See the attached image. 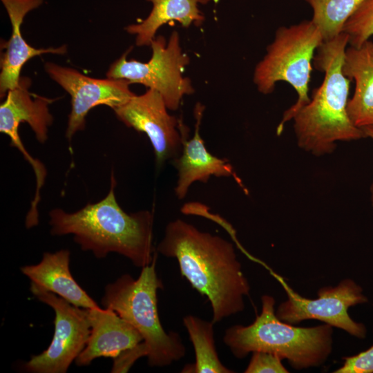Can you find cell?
Segmentation results:
<instances>
[{"instance_id":"obj_6","label":"cell","mask_w":373,"mask_h":373,"mask_svg":"<svg viewBox=\"0 0 373 373\" xmlns=\"http://www.w3.org/2000/svg\"><path fill=\"white\" fill-rule=\"evenodd\" d=\"M323 42L322 35L312 19L281 26L267 47L266 55L255 67L253 81L260 93L269 94L277 82H285L297 93L296 102L285 111L277 127L278 135L282 133L285 124L310 101L308 91L312 64Z\"/></svg>"},{"instance_id":"obj_3","label":"cell","mask_w":373,"mask_h":373,"mask_svg":"<svg viewBox=\"0 0 373 373\" xmlns=\"http://www.w3.org/2000/svg\"><path fill=\"white\" fill-rule=\"evenodd\" d=\"M348 44L343 32L318 48L313 61L316 69L324 73L323 80L293 118L298 145L315 155L332 153L338 141L365 137L347 113L351 79L344 75L343 65Z\"/></svg>"},{"instance_id":"obj_10","label":"cell","mask_w":373,"mask_h":373,"mask_svg":"<svg viewBox=\"0 0 373 373\" xmlns=\"http://www.w3.org/2000/svg\"><path fill=\"white\" fill-rule=\"evenodd\" d=\"M45 70L71 97V111L66 132L69 140L77 131L85 128L86 117L90 109L98 105L115 109L135 95L129 88L131 83L126 79H95L50 62L45 64Z\"/></svg>"},{"instance_id":"obj_5","label":"cell","mask_w":373,"mask_h":373,"mask_svg":"<svg viewBox=\"0 0 373 373\" xmlns=\"http://www.w3.org/2000/svg\"><path fill=\"white\" fill-rule=\"evenodd\" d=\"M155 262L156 256L150 265L142 267L135 280L124 274L107 285L102 305L139 332L150 366L164 367L182 358L186 347L178 333L166 332L160 323L157 293L163 284L157 276Z\"/></svg>"},{"instance_id":"obj_18","label":"cell","mask_w":373,"mask_h":373,"mask_svg":"<svg viewBox=\"0 0 373 373\" xmlns=\"http://www.w3.org/2000/svg\"><path fill=\"white\" fill-rule=\"evenodd\" d=\"M152 3L153 8L149 15L140 23L128 25L126 32L136 35L137 46H150L155 38L158 29L171 21H178L183 27L192 23L202 25L204 17L198 8V3H206L209 0H147Z\"/></svg>"},{"instance_id":"obj_7","label":"cell","mask_w":373,"mask_h":373,"mask_svg":"<svg viewBox=\"0 0 373 373\" xmlns=\"http://www.w3.org/2000/svg\"><path fill=\"white\" fill-rule=\"evenodd\" d=\"M150 46L152 55L149 61L127 60L128 49L111 64L106 76L155 90L162 95L168 109L175 111L184 95L194 93L191 79L182 75L189 57L182 51L176 31L171 33L168 41L162 35L155 37Z\"/></svg>"},{"instance_id":"obj_16","label":"cell","mask_w":373,"mask_h":373,"mask_svg":"<svg viewBox=\"0 0 373 373\" xmlns=\"http://www.w3.org/2000/svg\"><path fill=\"white\" fill-rule=\"evenodd\" d=\"M70 256L68 249H61L55 253L46 252L39 263L23 266L21 271L30 280V283L75 306L85 309L99 307L72 276Z\"/></svg>"},{"instance_id":"obj_14","label":"cell","mask_w":373,"mask_h":373,"mask_svg":"<svg viewBox=\"0 0 373 373\" xmlns=\"http://www.w3.org/2000/svg\"><path fill=\"white\" fill-rule=\"evenodd\" d=\"M12 24V35L4 43L5 52L1 59L0 96L17 87L20 80L21 70L29 59L46 53L63 55L67 51L66 46L58 48H35L23 39L21 26L26 15L38 8L43 0H1Z\"/></svg>"},{"instance_id":"obj_20","label":"cell","mask_w":373,"mask_h":373,"mask_svg":"<svg viewBox=\"0 0 373 373\" xmlns=\"http://www.w3.org/2000/svg\"><path fill=\"white\" fill-rule=\"evenodd\" d=\"M305 1L312 10V21L327 41L343 32L347 21L365 0Z\"/></svg>"},{"instance_id":"obj_23","label":"cell","mask_w":373,"mask_h":373,"mask_svg":"<svg viewBox=\"0 0 373 373\" xmlns=\"http://www.w3.org/2000/svg\"><path fill=\"white\" fill-rule=\"evenodd\" d=\"M334 373H373V345L356 355L344 358L343 365Z\"/></svg>"},{"instance_id":"obj_24","label":"cell","mask_w":373,"mask_h":373,"mask_svg":"<svg viewBox=\"0 0 373 373\" xmlns=\"http://www.w3.org/2000/svg\"><path fill=\"white\" fill-rule=\"evenodd\" d=\"M142 356H146V354L141 342L136 346L122 352L119 356L113 358L111 372H127L135 361Z\"/></svg>"},{"instance_id":"obj_12","label":"cell","mask_w":373,"mask_h":373,"mask_svg":"<svg viewBox=\"0 0 373 373\" xmlns=\"http://www.w3.org/2000/svg\"><path fill=\"white\" fill-rule=\"evenodd\" d=\"M204 110V106L198 102L194 108L195 125L192 139L187 140L186 127L182 122L180 123V131L182 135V153L173 159L174 166L178 172L175 193L180 200H182L186 196L190 186L193 182L198 181L207 182L212 175L231 176L246 191L242 181L234 173L228 160L218 158L207 151L204 140L200 135V125Z\"/></svg>"},{"instance_id":"obj_1","label":"cell","mask_w":373,"mask_h":373,"mask_svg":"<svg viewBox=\"0 0 373 373\" xmlns=\"http://www.w3.org/2000/svg\"><path fill=\"white\" fill-rule=\"evenodd\" d=\"M157 251L175 258L181 274L208 298L213 323L244 309L250 286L232 243L177 219L166 225Z\"/></svg>"},{"instance_id":"obj_25","label":"cell","mask_w":373,"mask_h":373,"mask_svg":"<svg viewBox=\"0 0 373 373\" xmlns=\"http://www.w3.org/2000/svg\"><path fill=\"white\" fill-rule=\"evenodd\" d=\"M361 130L363 131L365 137H369L373 140V125L370 126H365L361 128ZM370 192H371V202L373 204V182L370 187Z\"/></svg>"},{"instance_id":"obj_2","label":"cell","mask_w":373,"mask_h":373,"mask_svg":"<svg viewBox=\"0 0 373 373\" xmlns=\"http://www.w3.org/2000/svg\"><path fill=\"white\" fill-rule=\"evenodd\" d=\"M114 175L104 198L89 203L79 210L68 213L53 209L49 213L53 236L71 234L84 251L97 258L115 252L129 259L135 266L150 265L156 254L153 246V214L147 210L125 212L117 202Z\"/></svg>"},{"instance_id":"obj_11","label":"cell","mask_w":373,"mask_h":373,"mask_svg":"<svg viewBox=\"0 0 373 373\" xmlns=\"http://www.w3.org/2000/svg\"><path fill=\"white\" fill-rule=\"evenodd\" d=\"M162 95L148 89L113 109L117 118L128 127L146 134L153 146L157 164L180 155L182 149L181 121L167 111Z\"/></svg>"},{"instance_id":"obj_9","label":"cell","mask_w":373,"mask_h":373,"mask_svg":"<svg viewBox=\"0 0 373 373\" xmlns=\"http://www.w3.org/2000/svg\"><path fill=\"white\" fill-rule=\"evenodd\" d=\"M270 272L283 285L287 296L276 312L280 321L294 325L314 319L343 329L356 338L365 337V326L354 321L348 314L349 307L367 302L362 288L354 280L347 278L336 287H323L318 291L317 298L309 299L294 291L281 276Z\"/></svg>"},{"instance_id":"obj_13","label":"cell","mask_w":373,"mask_h":373,"mask_svg":"<svg viewBox=\"0 0 373 373\" xmlns=\"http://www.w3.org/2000/svg\"><path fill=\"white\" fill-rule=\"evenodd\" d=\"M91 329L88 341L75 360L86 366L99 357L115 358L143 341L139 332L111 309H88Z\"/></svg>"},{"instance_id":"obj_21","label":"cell","mask_w":373,"mask_h":373,"mask_svg":"<svg viewBox=\"0 0 373 373\" xmlns=\"http://www.w3.org/2000/svg\"><path fill=\"white\" fill-rule=\"evenodd\" d=\"M349 44L359 47L373 35V0H365L345 23Z\"/></svg>"},{"instance_id":"obj_8","label":"cell","mask_w":373,"mask_h":373,"mask_svg":"<svg viewBox=\"0 0 373 373\" xmlns=\"http://www.w3.org/2000/svg\"><path fill=\"white\" fill-rule=\"evenodd\" d=\"M30 290L55 313V332L48 348L23 365L30 373H66L86 345L90 334L88 309L75 306L30 283Z\"/></svg>"},{"instance_id":"obj_22","label":"cell","mask_w":373,"mask_h":373,"mask_svg":"<svg viewBox=\"0 0 373 373\" xmlns=\"http://www.w3.org/2000/svg\"><path fill=\"white\" fill-rule=\"evenodd\" d=\"M245 373H286L281 358L271 353L254 352Z\"/></svg>"},{"instance_id":"obj_15","label":"cell","mask_w":373,"mask_h":373,"mask_svg":"<svg viewBox=\"0 0 373 373\" xmlns=\"http://www.w3.org/2000/svg\"><path fill=\"white\" fill-rule=\"evenodd\" d=\"M30 79L21 77L19 84L7 93L0 106V131L10 140L20 137L19 126L22 122L29 124L37 140L44 143L53 117L48 106L54 99L33 95L28 91Z\"/></svg>"},{"instance_id":"obj_17","label":"cell","mask_w":373,"mask_h":373,"mask_svg":"<svg viewBox=\"0 0 373 373\" xmlns=\"http://www.w3.org/2000/svg\"><path fill=\"white\" fill-rule=\"evenodd\" d=\"M343 72L355 82L354 93L347 104L350 119L360 128L373 125V41L347 48Z\"/></svg>"},{"instance_id":"obj_4","label":"cell","mask_w":373,"mask_h":373,"mask_svg":"<svg viewBox=\"0 0 373 373\" xmlns=\"http://www.w3.org/2000/svg\"><path fill=\"white\" fill-rule=\"evenodd\" d=\"M261 300V313L251 324L233 325L224 332L223 342L234 356L243 358L250 352H269L287 359L298 370L319 366L327 360L332 350V326H293L276 316L272 296L264 295Z\"/></svg>"},{"instance_id":"obj_19","label":"cell","mask_w":373,"mask_h":373,"mask_svg":"<svg viewBox=\"0 0 373 373\" xmlns=\"http://www.w3.org/2000/svg\"><path fill=\"white\" fill-rule=\"evenodd\" d=\"M183 323L193 345L195 361L191 365L185 366L182 372H234L220 361L215 345L214 323L212 321L209 322L193 315H187L184 317Z\"/></svg>"}]
</instances>
